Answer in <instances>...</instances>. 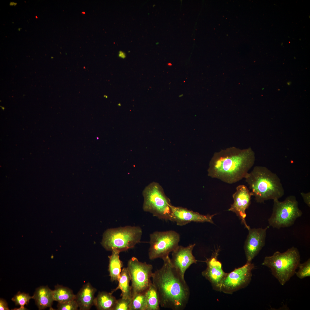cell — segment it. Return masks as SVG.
<instances>
[{"mask_svg": "<svg viewBox=\"0 0 310 310\" xmlns=\"http://www.w3.org/2000/svg\"><path fill=\"white\" fill-rule=\"evenodd\" d=\"M118 57L122 59H124L126 57V54L123 51H120L119 52L118 54Z\"/></svg>", "mask_w": 310, "mask_h": 310, "instance_id": "f546056e", "label": "cell"}, {"mask_svg": "<svg viewBox=\"0 0 310 310\" xmlns=\"http://www.w3.org/2000/svg\"><path fill=\"white\" fill-rule=\"evenodd\" d=\"M118 105L119 106H121V104H120V103H119V104H118Z\"/></svg>", "mask_w": 310, "mask_h": 310, "instance_id": "e575fe53", "label": "cell"}, {"mask_svg": "<svg viewBox=\"0 0 310 310\" xmlns=\"http://www.w3.org/2000/svg\"><path fill=\"white\" fill-rule=\"evenodd\" d=\"M220 251L219 248L215 249L210 257L205 262L207 267L202 272V275L211 284L213 289L220 292L221 282L227 273L223 270L221 263L218 259Z\"/></svg>", "mask_w": 310, "mask_h": 310, "instance_id": "8fae6325", "label": "cell"}, {"mask_svg": "<svg viewBox=\"0 0 310 310\" xmlns=\"http://www.w3.org/2000/svg\"><path fill=\"white\" fill-rule=\"evenodd\" d=\"M111 251V254L108 256V270L110 280L113 282L118 281L123 264L119 257V254L120 252L116 249L113 250Z\"/></svg>", "mask_w": 310, "mask_h": 310, "instance_id": "ffe728a7", "label": "cell"}, {"mask_svg": "<svg viewBox=\"0 0 310 310\" xmlns=\"http://www.w3.org/2000/svg\"><path fill=\"white\" fill-rule=\"evenodd\" d=\"M269 228L267 226L264 228H250L248 230L244 246L246 262H251L265 245L266 231Z\"/></svg>", "mask_w": 310, "mask_h": 310, "instance_id": "7c38bea8", "label": "cell"}, {"mask_svg": "<svg viewBox=\"0 0 310 310\" xmlns=\"http://www.w3.org/2000/svg\"><path fill=\"white\" fill-rule=\"evenodd\" d=\"M148 257L150 260L169 256L179 245L180 235L176 231H156L150 234Z\"/></svg>", "mask_w": 310, "mask_h": 310, "instance_id": "ba28073f", "label": "cell"}, {"mask_svg": "<svg viewBox=\"0 0 310 310\" xmlns=\"http://www.w3.org/2000/svg\"><path fill=\"white\" fill-rule=\"evenodd\" d=\"M54 301L62 303L75 299V295L73 291L67 287L57 284L53 290Z\"/></svg>", "mask_w": 310, "mask_h": 310, "instance_id": "7402d4cb", "label": "cell"}, {"mask_svg": "<svg viewBox=\"0 0 310 310\" xmlns=\"http://www.w3.org/2000/svg\"><path fill=\"white\" fill-rule=\"evenodd\" d=\"M236 189V192L232 195L234 202L231 205L228 210L235 213L241 220L245 227L249 230L251 228L246 222L245 211L251 204L252 194L244 185H238Z\"/></svg>", "mask_w": 310, "mask_h": 310, "instance_id": "4fadbf2b", "label": "cell"}, {"mask_svg": "<svg viewBox=\"0 0 310 310\" xmlns=\"http://www.w3.org/2000/svg\"><path fill=\"white\" fill-rule=\"evenodd\" d=\"M147 304L144 292L137 293L131 298L130 310H146Z\"/></svg>", "mask_w": 310, "mask_h": 310, "instance_id": "603a6c76", "label": "cell"}, {"mask_svg": "<svg viewBox=\"0 0 310 310\" xmlns=\"http://www.w3.org/2000/svg\"><path fill=\"white\" fill-rule=\"evenodd\" d=\"M245 179L257 203L278 199L284 194V189L279 177L266 167H254Z\"/></svg>", "mask_w": 310, "mask_h": 310, "instance_id": "3957f363", "label": "cell"}, {"mask_svg": "<svg viewBox=\"0 0 310 310\" xmlns=\"http://www.w3.org/2000/svg\"><path fill=\"white\" fill-rule=\"evenodd\" d=\"M299 270L295 272L297 276L300 279H303L310 276V259L305 262L300 263L299 266Z\"/></svg>", "mask_w": 310, "mask_h": 310, "instance_id": "d4e9b609", "label": "cell"}, {"mask_svg": "<svg viewBox=\"0 0 310 310\" xmlns=\"http://www.w3.org/2000/svg\"><path fill=\"white\" fill-rule=\"evenodd\" d=\"M162 267L153 273L152 283L158 292L160 305L173 310H183L190 295L189 287L173 265L169 256L162 259Z\"/></svg>", "mask_w": 310, "mask_h": 310, "instance_id": "6da1fadb", "label": "cell"}, {"mask_svg": "<svg viewBox=\"0 0 310 310\" xmlns=\"http://www.w3.org/2000/svg\"><path fill=\"white\" fill-rule=\"evenodd\" d=\"M131 300L122 298L117 300L113 310H130Z\"/></svg>", "mask_w": 310, "mask_h": 310, "instance_id": "4316f807", "label": "cell"}, {"mask_svg": "<svg viewBox=\"0 0 310 310\" xmlns=\"http://www.w3.org/2000/svg\"><path fill=\"white\" fill-rule=\"evenodd\" d=\"M17 5V3L13 2H11L9 3V5L10 6H15Z\"/></svg>", "mask_w": 310, "mask_h": 310, "instance_id": "1f68e13d", "label": "cell"}, {"mask_svg": "<svg viewBox=\"0 0 310 310\" xmlns=\"http://www.w3.org/2000/svg\"><path fill=\"white\" fill-rule=\"evenodd\" d=\"M0 310H9L7 303L5 300L2 298L0 299Z\"/></svg>", "mask_w": 310, "mask_h": 310, "instance_id": "f1b7e54d", "label": "cell"}, {"mask_svg": "<svg viewBox=\"0 0 310 310\" xmlns=\"http://www.w3.org/2000/svg\"><path fill=\"white\" fill-rule=\"evenodd\" d=\"M111 292H99L95 297L94 305L98 310H113L117 299Z\"/></svg>", "mask_w": 310, "mask_h": 310, "instance_id": "d6986e66", "label": "cell"}, {"mask_svg": "<svg viewBox=\"0 0 310 310\" xmlns=\"http://www.w3.org/2000/svg\"><path fill=\"white\" fill-rule=\"evenodd\" d=\"M27 309L25 307L23 308L21 307H20V308H15L13 309H12V310H25Z\"/></svg>", "mask_w": 310, "mask_h": 310, "instance_id": "4dcf8cb0", "label": "cell"}, {"mask_svg": "<svg viewBox=\"0 0 310 310\" xmlns=\"http://www.w3.org/2000/svg\"><path fill=\"white\" fill-rule=\"evenodd\" d=\"M21 29L22 28H18V30L19 31H20Z\"/></svg>", "mask_w": 310, "mask_h": 310, "instance_id": "836d02e7", "label": "cell"}, {"mask_svg": "<svg viewBox=\"0 0 310 310\" xmlns=\"http://www.w3.org/2000/svg\"><path fill=\"white\" fill-rule=\"evenodd\" d=\"M172 217L170 221L175 222L178 226H183L191 222H208L214 224L213 218L216 215H202L186 208L172 205Z\"/></svg>", "mask_w": 310, "mask_h": 310, "instance_id": "5bb4252c", "label": "cell"}, {"mask_svg": "<svg viewBox=\"0 0 310 310\" xmlns=\"http://www.w3.org/2000/svg\"><path fill=\"white\" fill-rule=\"evenodd\" d=\"M273 200L272 212L268 219L270 226L278 229L289 227L302 215L294 195L289 196L282 202L278 199Z\"/></svg>", "mask_w": 310, "mask_h": 310, "instance_id": "52a82bcc", "label": "cell"}, {"mask_svg": "<svg viewBox=\"0 0 310 310\" xmlns=\"http://www.w3.org/2000/svg\"><path fill=\"white\" fill-rule=\"evenodd\" d=\"M142 234V228L138 226L108 229L103 234L101 245L107 251L116 249L120 252L126 251L140 242Z\"/></svg>", "mask_w": 310, "mask_h": 310, "instance_id": "5b68a950", "label": "cell"}, {"mask_svg": "<svg viewBox=\"0 0 310 310\" xmlns=\"http://www.w3.org/2000/svg\"><path fill=\"white\" fill-rule=\"evenodd\" d=\"M131 280V277L127 268H123L117 281L118 282V286L111 292L113 293L118 290L120 289L121 291L120 296L121 298L131 299V286L129 285Z\"/></svg>", "mask_w": 310, "mask_h": 310, "instance_id": "ac0fdd59", "label": "cell"}, {"mask_svg": "<svg viewBox=\"0 0 310 310\" xmlns=\"http://www.w3.org/2000/svg\"><path fill=\"white\" fill-rule=\"evenodd\" d=\"M304 202L307 205L310 207V193L309 192L307 193L301 192L300 193Z\"/></svg>", "mask_w": 310, "mask_h": 310, "instance_id": "83f0119b", "label": "cell"}, {"mask_svg": "<svg viewBox=\"0 0 310 310\" xmlns=\"http://www.w3.org/2000/svg\"><path fill=\"white\" fill-rule=\"evenodd\" d=\"M144 293L147 304L146 310H160L159 295L152 282Z\"/></svg>", "mask_w": 310, "mask_h": 310, "instance_id": "44dd1931", "label": "cell"}, {"mask_svg": "<svg viewBox=\"0 0 310 310\" xmlns=\"http://www.w3.org/2000/svg\"><path fill=\"white\" fill-rule=\"evenodd\" d=\"M127 268L131 277L132 297L136 294L144 292L152 283V266L132 257L128 261Z\"/></svg>", "mask_w": 310, "mask_h": 310, "instance_id": "9c48e42d", "label": "cell"}, {"mask_svg": "<svg viewBox=\"0 0 310 310\" xmlns=\"http://www.w3.org/2000/svg\"><path fill=\"white\" fill-rule=\"evenodd\" d=\"M195 243L184 247L179 245L172 252L171 262L175 268L183 277L187 270L193 264H196L197 260L193 254Z\"/></svg>", "mask_w": 310, "mask_h": 310, "instance_id": "9a60e30c", "label": "cell"}, {"mask_svg": "<svg viewBox=\"0 0 310 310\" xmlns=\"http://www.w3.org/2000/svg\"><path fill=\"white\" fill-rule=\"evenodd\" d=\"M168 66H171L172 65V64L171 63H168Z\"/></svg>", "mask_w": 310, "mask_h": 310, "instance_id": "d6a6232c", "label": "cell"}, {"mask_svg": "<svg viewBox=\"0 0 310 310\" xmlns=\"http://www.w3.org/2000/svg\"><path fill=\"white\" fill-rule=\"evenodd\" d=\"M32 299V297L30 296L28 293L19 291L11 299V300L16 305H19L20 307L24 308V306L28 305L30 300Z\"/></svg>", "mask_w": 310, "mask_h": 310, "instance_id": "cb8c5ba5", "label": "cell"}, {"mask_svg": "<svg viewBox=\"0 0 310 310\" xmlns=\"http://www.w3.org/2000/svg\"><path fill=\"white\" fill-rule=\"evenodd\" d=\"M142 195V209L144 212H150L159 219L170 221L172 205L159 183L153 182L150 183L144 189Z\"/></svg>", "mask_w": 310, "mask_h": 310, "instance_id": "8992f818", "label": "cell"}, {"mask_svg": "<svg viewBox=\"0 0 310 310\" xmlns=\"http://www.w3.org/2000/svg\"><path fill=\"white\" fill-rule=\"evenodd\" d=\"M57 307L58 310H77L79 308L75 299L62 303H58Z\"/></svg>", "mask_w": 310, "mask_h": 310, "instance_id": "484cf974", "label": "cell"}, {"mask_svg": "<svg viewBox=\"0 0 310 310\" xmlns=\"http://www.w3.org/2000/svg\"><path fill=\"white\" fill-rule=\"evenodd\" d=\"M32 297L39 310L47 307L53 309L52 306L54 301L53 290L47 286H42L37 288Z\"/></svg>", "mask_w": 310, "mask_h": 310, "instance_id": "e0dca14e", "label": "cell"}, {"mask_svg": "<svg viewBox=\"0 0 310 310\" xmlns=\"http://www.w3.org/2000/svg\"><path fill=\"white\" fill-rule=\"evenodd\" d=\"M300 261L299 250L292 247L283 253L276 251L273 255L266 257L262 265L270 268L272 274L284 285L295 273Z\"/></svg>", "mask_w": 310, "mask_h": 310, "instance_id": "277c9868", "label": "cell"}, {"mask_svg": "<svg viewBox=\"0 0 310 310\" xmlns=\"http://www.w3.org/2000/svg\"><path fill=\"white\" fill-rule=\"evenodd\" d=\"M254 154L250 149L232 147L215 153L208 169V175L228 184L245 178L253 166Z\"/></svg>", "mask_w": 310, "mask_h": 310, "instance_id": "7a4b0ae2", "label": "cell"}, {"mask_svg": "<svg viewBox=\"0 0 310 310\" xmlns=\"http://www.w3.org/2000/svg\"><path fill=\"white\" fill-rule=\"evenodd\" d=\"M96 289L89 282L84 284L77 294L75 300L80 310H89L94 305Z\"/></svg>", "mask_w": 310, "mask_h": 310, "instance_id": "2e32d148", "label": "cell"}, {"mask_svg": "<svg viewBox=\"0 0 310 310\" xmlns=\"http://www.w3.org/2000/svg\"><path fill=\"white\" fill-rule=\"evenodd\" d=\"M254 268L251 262H246L242 266L227 273L221 282L220 292L231 294L247 287L251 281V271Z\"/></svg>", "mask_w": 310, "mask_h": 310, "instance_id": "30bf717a", "label": "cell"}]
</instances>
